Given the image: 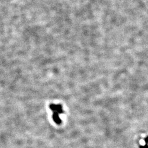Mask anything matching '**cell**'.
Here are the masks:
<instances>
[{"label":"cell","instance_id":"obj_1","mask_svg":"<svg viewBox=\"0 0 148 148\" xmlns=\"http://www.w3.org/2000/svg\"><path fill=\"white\" fill-rule=\"evenodd\" d=\"M49 108L52 111V118L53 121L57 125H60L62 123V120L60 118V115L63 113V107L60 104H51Z\"/></svg>","mask_w":148,"mask_h":148}]
</instances>
